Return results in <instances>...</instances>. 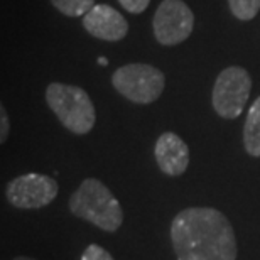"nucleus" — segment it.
<instances>
[{
  "label": "nucleus",
  "mask_w": 260,
  "mask_h": 260,
  "mask_svg": "<svg viewBox=\"0 0 260 260\" xmlns=\"http://www.w3.org/2000/svg\"><path fill=\"white\" fill-rule=\"evenodd\" d=\"M178 260H237L232 223L215 208H186L171 223Z\"/></svg>",
  "instance_id": "f257e3e1"
},
{
  "label": "nucleus",
  "mask_w": 260,
  "mask_h": 260,
  "mask_svg": "<svg viewBox=\"0 0 260 260\" xmlns=\"http://www.w3.org/2000/svg\"><path fill=\"white\" fill-rule=\"evenodd\" d=\"M75 216L93 223L105 232H117L123 223V210L112 191L102 181L88 178L70 198Z\"/></svg>",
  "instance_id": "f03ea898"
},
{
  "label": "nucleus",
  "mask_w": 260,
  "mask_h": 260,
  "mask_svg": "<svg viewBox=\"0 0 260 260\" xmlns=\"http://www.w3.org/2000/svg\"><path fill=\"white\" fill-rule=\"evenodd\" d=\"M46 102L70 132L85 135L95 127V107L83 88L58 81L51 83L46 90Z\"/></svg>",
  "instance_id": "7ed1b4c3"
},
{
  "label": "nucleus",
  "mask_w": 260,
  "mask_h": 260,
  "mask_svg": "<svg viewBox=\"0 0 260 260\" xmlns=\"http://www.w3.org/2000/svg\"><path fill=\"white\" fill-rule=\"evenodd\" d=\"M112 85L127 100L147 105V103L155 102L162 95L166 86V76L155 66L132 63L118 68L113 73Z\"/></svg>",
  "instance_id": "20e7f679"
},
{
  "label": "nucleus",
  "mask_w": 260,
  "mask_h": 260,
  "mask_svg": "<svg viewBox=\"0 0 260 260\" xmlns=\"http://www.w3.org/2000/svg\"><path fill=\"white\" fill-rule=\"evenodd\" d=\"M252 90V80L245 68L228 66L218 75L213 86V108L220 117L233 120L242 115Z\"/></svg>",
  "instance_id": "39448f33"
},
{
  "label": "nucleus",
  "mask_w": 260,
  "mask_h": 260,
  "mask_svg": "<svg viewBox=\"0 0 260 260\" xmlns=\"http://www.w3.org/2000/svg\"><path fill=\"white\" fill-rule=\"evenodd\" d=\"M59 193L54 178L46 174H22L7 183L5 196L9 203L20 210H38L48 206Z\"/></svg>",
  "instance_id": "423d86ee"
},
{
  "label": "nucleus",
  "mask_w": 260,
  "mask_h": 260,
  "mask_svg": "<svg viewBox=\"0 0 260 260\" xmlns=\"http://www.w3.org/2000/svg\"><path fill=\"white\" fill-rule=\"evenodd\" d=\"M154 36L162 46H176L193 32L194 14L183 0H162L154 14Z\"/></svg>",
  "instance_id": "0eeeda50"
},
{
  "label": "nucleus",
  "mask_w": 260,
  "mask_h": 260,
  "mask_svg": "<svg viewBox=\"0 0 260 260\" xmlns=\"http://www.w3.org/2000/svg\"><path fill=\"white\" fill-rule=\"evenodd\" d=\"M83 27L88 34L102 41H120L128 32L125 17L107 4H96L90 12L83 15Z\"/></svg>",
  "instance_id": "6e6552de"
},
{
  "label": "nucleus",
  "mask_w": 260,
  "mask_h": 260,
  "mask_svg": "<svg viewBox=\"0 0 260 260\" xmlns=\"http://www.w3.org/2000/svg\"><path fill=\"white\" fill-rule=\"evenodd\" d=\"M154 155L159 169L171 178H178L188 169L189 147L174 132H164L160 135L155 142Z\"/></svg>",
  "instance_id": "1a4fd4ad"
},
{
  "label": "nucleus",
  "mask_w": 260,
  "mask_h": 260,
  "mask_svg": "<svg viewBox=\"0 0 260 260\" xmlns=\"http://www.w3.org/2000/svg\"><path fill=\"white\" fill-rule=\"evenodd\" d=\"M245 150L253 157H260V96L252 103L243 127Z\"/></svg>",
  "instance_id": "9d476101"
},
{
  "label": "nucleus",
  "mask_w": 260,
  "mask_h": 260,
  "mask_svg": "<svg viewBox=\"0 0 260 260\" xmlns=\"http://www.w3.org/2000/svg\"><path fill=\"white\" fill-rule=\"evenodd\" d=\"M51 4L68 17H80L95 7V0H51Z\"/></svg>",
  "instance_id": "9b49d317"
},
{
  "label": "nucleus",
  "mask_w": 260,
  "mask_h": 260,
  "mask_svg": "<svg viewBox=\"0 0 260 260\" xmlns=\"http://www.w3.org/2000/svg\"><path fill=\"white\" fill-rule=\"evenodd\" d=\"M232 14L240 20H252L260 10V0H228Z\"/></svg>",
  "instance_id": "f8f14e48"
},
{
  "label": "nucleus",
  "mask_w": 260,
  "mask_h": 260,
  "mask_svg": "<svg viewBox=\"0 0 260 260\" xmlns=\"http://www.w3.org/2000/svg\"><path fill=\"white\" fill-rule=\"evenodd\" d=\"M81 260H115V258H113L110 255V252L105 250L103 247L96 245V243H91V245H88L86 250L83 252Z\"/></svg>",
  "instance_id": "ddd939ff"
},
{
  "label": "nucleus",
  "mask_w": 260,
  "mask_h": 260,
  "mask_svg": "<svg viewBox=\"0 0 260 260\" xmlns=\"http://www.w3.org/2000/svg\"><path fill=\"white\" fill-rule=\"evenodd\" d=\"M118 4L130 14H142L149 7L150 0H118Z\"/></svg>",
  "instance_id": "4468645a"
},
{
  "label": "nucleus",
  "mask_w": 260,
  "mask_h": 260,
  "mask_svg": "<svg viewBox=\"0 0 260 260\" xmlns=\"http://www.w3.org/2000/svg\"><path fill=\"white\" fill-rule=\"evenodd\" d=\"M9 117H7V112H5V107L2 105L0 107V142H5L7 140V135H9Z\"/></svg>",
  "instance_id": "2eb2a0df"
},
{
  "label": "nucleus",
  "mask_w": 260,
  "mask_h": 260,
  "mask_svg": "<svg viewBox=\"0 0 260 260\" xmlns=\"http://www.w3.org/2000/svg\"><path fill=\"white\" fill-rule=\"evenodd\" d=\"M98 64L107 66V64H108V59H107V58H98Z\"/></svg>",
  "instance_id": "dca6fc26"
},
{
  "label": "nucleus",
  "mask_w": 260,
  "mask_h": 260,
  "mask_svg": "<svg viewBox=\"0 0 260 260\" xmlns=\"http://www.w3.org/2000/svg\"><path fill=\"white\" fill-rule=\"evenodd\" d=\"M14 260H34V258H29V257H15Z\"/></svg>",
  "instance_id": "f3484780"
}]
</instances>
